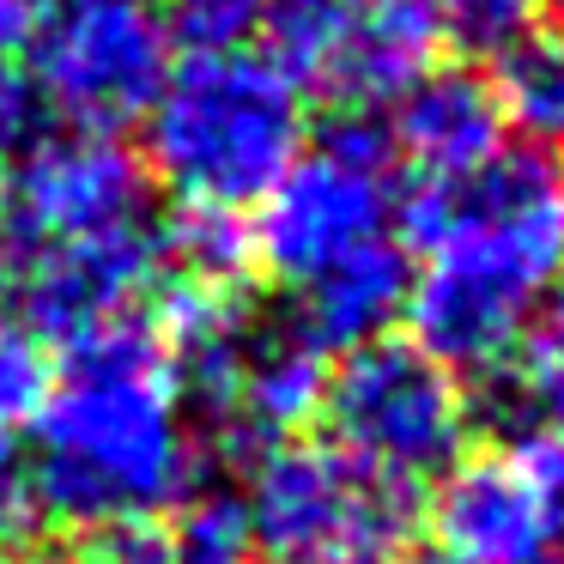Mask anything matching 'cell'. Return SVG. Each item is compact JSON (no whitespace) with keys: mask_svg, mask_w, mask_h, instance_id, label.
<instances>
[{"mask_svg":"<svg viewBox=\"0 0 564 564\" xmlns=\"http://www.w3.org/2000/svg\"><path fill=\"white\" fill-rule=\"evenodd\" d=\"M249 522L237 498H200L171 528V564H249Z\"/></svg>","mask_w":564,"mask_h":564,"instance_id":"ac0fdd59","label":"cell"},{"mask_svg":"<svg viewBox=\"0 0 564 564\" xmlns=\"http://www.w3.org/2000/svg\"><path fill=\"white\" fill-rule=\"evenodd\" d=\"M322 389H328V365L297 328H243L188 394L213 401L219 425L237 443H256L261 455L322 413Z\"/></svg>","mask_w":564,"mask_h":564,"instance_id":"7c38bea8","label":"cell"},{"mask_svg":"<svg viewBox=\"0 0 564 564\" xmlns=\"http://www.w3.org/2000/svg\"><path fill=\"white\" fill-rule=\"evenodd\" d=\"M37 516V491H31V462L19 455V443L0 431V552L19 546V534Z\"/></svg>","mask_w":564,"mask_h":564,"instance_id":"44dd1931","label":"cell"},{"mask_svg":"<svg viewBox=\"0 0 564 564\" xmlns=\"http://www.w3.org/2000/svg\"><path fill=\"white\" fill-rule=\"evenodd\" d=\"M322 419H328L340 455H352L358 467L394 479V486H413V479L462 462L467 431H474V401H467V382L449 365H437L425 346L370 340L328 370Z\"/></svg>","mask_w":564,"mask_h":564,"instance_id":"8992f818","label":"cell"},{"mask_svg":"<svg viewBox=\"0 0 564 564\" xmlns=\"http://www.w3.org/2000/svg\"><path fill=\"white\" fill-rule=\"evenodd\" d=\"M31 13H37V0H0V79L13 74V67H19V55H25Z\"/></svg>","mask_w":564,"mask_h":564,"instance_id":"7402d4cb","label":"cell"},{"mask_svg":"<svg viewBox=\"0 0 564 564\" xmlns=\"http://www.w3.org/2000/svg\"><path fill=\"white\" fill-rule=\"evenodd\" d=\"M147 225V171L116 134H43L0 183V249H79Z\"/></svg>","mask_w":564,"mask_h":564,"instance_id":"9c48e42d","label":"cell"},{"mask_svg":"<svg viewBox=\"0 0 564 564\" xmlns=\"http://www.w3.org/2000/svg\"><path fill=\"white\" fill-rule=\"evenodd\" d=\"M171 37L183 31L188 50H256L261 0H171Z\"/></svg>","mask_w":564,"mask_h":564,"instance_id":"ffe728a7","label":"cell"},{"mask_svg":"<svg viewBox=\"0 0 564 564\" xmlns=\"http://www.w3.org/2000/svg\"><path fill=\"white\" fill-rule=\"evenodd\" d=\"M503 116L522 122L528 134H540L546 147L564 152V37L540 31L528 50H516L503 62Z\"/></svg>","mask_w":564,"mask_h":564,"instance_id":"2e32d148","label":"cell"},{"mask_svg":"<svg viewBox=\"0 0 564 564\" xmlns=\"http://www.w3.org/2000/svg\"><path fill=\"white\" fill-rule=\"evenodd\" d=\"M516 394L546 425V437H564V297H552L546 316L516 346Z\"/></svg>","mask_w":564,"mask_h":564,"instance_id":"e0dca14e","label":"cell"},{"mask_svg":"<svg viewBox=\"0 0 564 564\" xmlns=\"http://www.w3.org/2000/svg\"><path fill=\"white\" fill-rule=\"evenodd\" d=\"M249 564H256V558H249Z\"/></svg>","mask_w":564,"mask_h":564,"instance_id":"d4e9b609","label":"cell"},{"mask_svg":"<svg viewBox=\"0 0 564 564\" xmlns=\"http://www.w3.org/2000/svg\"><path fill=\"white\" fill-rule=\"evenodd\" d=\"M43 382H50V365L37 352V334H25L13 316H0V431L7 437L37 413Z\"/></svg>","mask_w":564,"mask_h":564,"instance_id":"d6986e66","label":"cell"},{"mask_svg":"<svg viewBox=\"0 0 564 564\" xmlns=\"http://www.w3.org/2000/svg\"><path fill=\"white\" fill-rule=\"evenodd\" d=\"M171 74V19L159 0H37L19 55L50 134H116L140 122Z\"/></svg>","mask_w":564,"mask_h":564,"instance_id":"277c9868","label":"cell"},{"mask_svg":"<svg viewBox=\"0 0 564 564\" xmlns=\"http://www.w3.org/2000/svg\"><path fill=\"white\" fill-rule=\"evenodd\" d=\"M503 134L510 116L491 79L467 74V67H431L401 104H394L389 128V164H401L406 195L425 188H455L467 176H479L491 159H503Z\"/></svg>","mask_w":564,"mask_h":564,"instance_id":"8fae6325","label":"cell"},{"mask_svg":"<svg viewBox=\"0 0 564 564\" xmlns=\"http://www.w3.org/2000/svg\"><path fill=\"white\" fill-rule=\"evenodd\" d=\"M249 546L268 564H382L413 540L406 486L358 467L334 443H273L243 498Z\"/></svg>","mask_w":564,"mask_h":564,"instance_id":"5b68a950","label":"cell"},{"mask_svg":"<svg viewBox=\"0 0 564 564\" xmlns=\"http://www.w3.org/2000/svg\"><path fill=\"white\" fill-rule=\"evenodd\" d=\"M382 564H449V558H443L437 546H413V540H406V546H401V552H389Z\"/></svg>","mask_w":564,"mask_h":564,"instance_id":"cb8c5ba5","label":"cell"},{"mask_svg":"<svg viewBox=\"0 0 564 564\" xmlns=\"http://www.w3.org/2000/svg\"><path fill=\"white\" fill-rule=\"evenodd\" d=\"M437 43L443 37L431 0H352V19L322 74V91H334L346 110H394L431 74Z\"/></svg>","mask_w":564,"mask_h":564,"instance_id":"4fadbf2b","label":"cell"},{"mask_svg":"<svg viewBox=\"0 0 564 564\" xmlns=\"http://www.w3.org/2000/svg\"><path fill=\"white\" fill-rule=\"evenodd\" d=\"M31 425L37 510L74 528L110 534L128 522H159L195 486L188 389L159 334L134 322L67 346Z\"/></svg>","mask_w":564,"mask_h":564,"instance_id":"7a4b0ae2","label":"cell"},{"mask_svg":"<svg viewBox=\"0 0 564 564\" xmlns=\"http://www.w3.org/2000/svg\"><path fill=\"white\" fill-rule=\"evenodd\" d=\"M304 147V86L261 50H188L147 110V176L195 219H243Z\"/></svg>","mask_w":564,"mask_h":564,"instance_id":"3957f363","label":"cell"},{"mask_svg":"<svg viewBox=\"0 0 564 564\" xmlns=\"http://www.w3.org/2000/svg\"><path fill=\"white\" fill-rule=\"evenodd\" d=\"M406 280H413L406 249L377 243L297 285L285 328H297L316 352H352V346L389 340V322L406 316Z\"/></svg>","mask_w":564,"mask_h":564,"instance_id":"5bb4252c","label":"cell"},{"mask_svg":"<svg viewBox=\"0 0 564 564\" xmlns=\"http://www.w3.org/2000/svg\"><path fill=\"white\" fill-rule=\"evenodd\" d=\"M0 564H104L98 552H67V546H7Z\"/></svg>","mask_w":564,"mask_h":564,"instance_id":"603a6c76","label":"cell"},{"mask_svg":"<svg viewBox=\"0 0 564 564\" xmlns=\"http://www.w3.org/2000/svg\"><path fill=\"white\" fill-rule=\"evenodd\" d=\"M394 213L401 176L389 164V147L370 128H340L322 147H304L292 171L268 188L249 225V256L285 292H297L316 273L394 243Z\"/></svg>","mask_w":564,"mask_h":564,"instance_id":"52a82bcc","label":"cell"},{"mask_svg":"<svg viewBox=\"0 0 564 564\" xmlns=\"http://www.w3.org/2000/svg\"><path fill=\"white\" fill-rule=\"evenodd\" d=\"M419 268L406 280L413 346L455 377L516 358L552 297H564V164L503 152L455 188L406 195Z\"/></svg>","mask_w":564,"mask_h":564,"instance_id":"6da1fadb","label":"cell"},{"mask_svg":"<svg viewBox=\"0 0 564 564\" xmlns=\"http://www.w3.org/2000/svg\"><path fill=\"white\" fill-rule=\"evenodd\" d=\"M546 7L552 0H431L437 37L479 62H510L516 50H528L546 31Z\"/></svg>","mask_w":564,"mask_h":564,"instance_id":"9a60e30c","label":"cell"},{"mask_svg":"<svg viewBox=\"0 0 564 564\" xmlns=\"http://www.w3.org/2000/svg\"><path fill=\"white\" fill-rule=\"evenodd\" d=\"M449 564H558L564 552V437H522L443 467L431 498Z\"/></svg>","mask_w":564,"mask_h":564,"instance_id":"ba28073f","label":"cell"},{"mask_svg":"<svg viewBox=\"0 0 564 564\" xmlns=\"http://www.w3.org/2000/svg\"><path fill=\"white\" fill-rule=\"evenodd\" d=\"M159 273L164 237L152 225L79 249H0V292L19 310V328L67 346L122 328L159 292Z\"/></svg>","mask_w":564,"mask_h":564,"instance_id":"30bf717a","label":"cell"}]
</instances>
